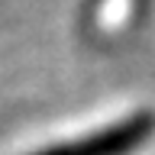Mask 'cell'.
Wrapping results in <instances>:
<instances>
[{"instance_id":"6da1fadb","label":"cell","mask_w":155,"mask_h":155,"mask_svg":"<svg viewBox=\"0 0 155 155\" xmlns=\"http://www.w3.org/2000/svg\"><path fill=\"white\" fill-rule=\"evenodd\" d=\"M155 133V116L149 110L129 113L116 123L94 129V133L81 136V139H68L58 145H45L32 155H129L139 145H145Z\"/></svg>"}]
</instances>
